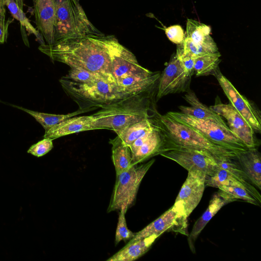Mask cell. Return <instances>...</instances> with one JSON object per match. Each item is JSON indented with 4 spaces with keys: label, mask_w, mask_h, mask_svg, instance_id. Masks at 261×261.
<instances>
[{
    "label": "cell",
    "mask_w": 261,
    "mask_h": 261,
    "mask_svg": "<svg viewBox=\"0 0 261 261\" xmlns=\"http://www.w3.org/2000/svg\"><path fill=\"white\" fill-rule=\"evenodd\" d=\"M158 237L152 235L127 243L123 248L107 259V261H133L144 254Z\"/></svg>",
    "instance_id": "cell-24"
},
{
    "label": "cell",
    "mask_w": 261,
    "mask_h": 261,
    "mask_svg": "<svg viewBox=\"0 0 261 261\" xmlns=\"http://www.w3.org/2000/svg\"><path fill=\"white\" fill-rule=\"evenodd\" d=\"M230 104L251 125L256 133L261 132V118L260 111L244 96L240 94L232 83L221 72L219 68L214 75Z\"/></svg>",
    "instance_id": "cell-10"
},
{
    "label": "cell",
    "mask_w": 261,
    "mask_h": 261,
    "mask_svg": "<svg viewBox=\"0 0 261 261\" xmlns=\"http://www.w3.org/2000/svg\"><path fill=\"white\" fill-rule=\"evenodd\" d=\"M56 3L55 42L70 37L103 34L89 21L79 0H56Z\"/></svg>",
    "instance_id": "cell-5"
},
{
    "label": "cell",
    "mask_w": 261,
    "mask_h": 261,
    "mask_svg": "<svg viewBox=\"0 0 261 261\" xmlns=\"http://www.w3.org/2000/svg\"><path fill=\"white\" fill-rule=\"evenodd\" d=\"M3 0H0V20L5 18L6 10Z\"/></svg>",
    "instance_id": "cell-37"
},
{
    "label": "cell",
    "mask_w": 261,
    "mask_h": 261,
    "mask_svg": "<svg viewBox=\"0 0 261 261\" xmlns=\"http://www.w3.org/2000/svg\"><path fill=\"white\" fill-rule=\"evenodd\" d=\"M159 72H147L127 76L121 80L117 85L121 91L129 96L148 89L158 83Z\"/></svg>",
    "instance_id": "cell-21"
},
{
    "label": "cell",
    "mask_w": 261,
    "mask_h": 261,
    "mask_svg": "<svg viewBox=\"0 0 261 261\" xmlns=\"http://www.w3.org/2000/svg\"><path fill=\"white\" fill-rule=\"evenodd\" d=\"M151 160L140 165L132 166L116 175V181L107 212L123 210L125 213L134 204L144 176L154 162Z\"/></svg>",
    "instance_id": "cell-6"
},
{
    "label": "cell",
    "mask_w": 261,
    "mask_h": 261,
    "mask_svg": "<svg viewBox=\"0 0 261 261\" xmlns=\"http://www.w3.org/2000/svg\"><path fill=\"white\" fill-rule=\"evenodd\" d=\"M98 38L108 53L117 84L127 76L148 71L139 64L135 56L121 44L114 36L102 34Z\"/></svg>",
    "instance_id": "cell-9"
},
{
    "label": "cell",
    "mask_w": 261,
    "mask_h": 261,
    "mask_svg": "<svg viewBox=\"0 0 261 261\" xmlns=\"http://www.w3.org/2000/svg\"><path fill=\"white\" fill-rule=\"evenodd\" d=\"M175 161L188 171L204 173L211 176L217 166V159L202 150L165 143L163 141L159 155Z\"/></svg>",
    "instance_id": "cell-8"
},
{
    "label": "cell",
    "mask_w": 261,
    "mask_h": 261,
    "mask_svg": "<svg viewBox=\"0 0 261 261\" xmlns=\"http://www.w3.org/2000/svg\"><path fill=\"white\" fill-rule=\"evenodd\" d=\"M37 29L47 44L55 42L56 0H33Z\"/></svg>",
    "instance_id": "cell-15"
},
{
    "label": "cell",
    "mask_w": 261,
    "mask_h": 261,
    "mask_svg": "<svg viewBox=\"0 0 261 261\" xmlns=\"http://www.w3.org/2000/svg\"><path fill=\"white\" fill-rule=\"evenodd\" d=\"M191 76L187 74L174 54L160 75L158 84L156 99L167 95L190 90Z\"/></svg>",
    "instance_id": "cell-12"
},
{
    "label": "cell",
    "mask_w": 261,
    "mask_h": 261,
    "mask_svg": "<svg viewBox=\"0 0 261 261\" xmlns=\"http://www.w3.org/2000/svg\"><path fill=\"white\" fill-rule=\"evenodd\" d=\"M220 53L206 54L194 58V71L197 76L214 75L221 62Z\"/></svg>",
    "instance_id": "cell-29"
},
{
    "label": "cell",
    "mask_w": 261,
    "mask_h": 261,
    "mask_svg": "<svg viewBox=\"0 0 261 261\" xmlns=\"http://www.w3.org/2000/svg\"><path fill=\"white\" fill-rule=\"evenodd\" d=\"M152 119L162 132L165 143L204 150L217 159H233L238 154L213 143L198 131L166 114L162 115L156 111Z\"/></svg>",
    "instance_id": "cell-3"
},
{
    "label": "cell",
    "mask_w": 261,
    "mask_h": 261,
    "mask_svg": "<svg viewBox=\"0 0 261 261\" xmlns=\"http://www.w3.org/2000/svg\"><path fill=\"white\" fill-rule=\"evenodd\" d=\"M233 201L225 192L219 189L213 195L207 209L196 221L188 235V242L192 251L194 250V242L207 223L224 205Z\"/></svg>",
    "instance_id": "cell-17"
},
{
    "label": "cell",
    "mask_w": 261,
    "mask_h": 261,
    "mask_svg": "<svg viewBox=\"0 0 261 261\" xmlns=\"http://www.w3.org/2000/svg\"><path fill=\"white\" fill-rule=\"evenodd\" d=\"M92 115L69 118L50 128L45 133L44 138L54 140L69 134L92 130Z\"/></svg>",
    "instance_id": "cell-19"
},
{
    "label": "cell",
    "mask_w": 261,
    "mask_h": 261,
    "mask_svg": "<svg viewBox=\"0 0 261 261\" xmlns=\"http://www.w3.org/2000/svg\"><path fill=\"white\" fill-rule=\"evenodd\" d=\"M188 218L174 205L159 218L149 224L129 240L130 243L137 240L155 235L159 237L166 231H174L189 235L187 231Z\"/></svg>",
    "instance_id": "cell-11"
},
{
    "label": "cell",
    "mask_w": 261,
    "mask_h": 261,
    "mask_svg": "<svg viewBox=\"0 0 261 261\" xmlns=\"http://www.w3.org/2000/svg\"><path fill=\"white\" fill-rule=\"evenodd\" d=\"M184 98L190 105V106L178 107L181 113L197 119L213 122L224 127H228L221 116L210 107L201 102L193 91L190 90L188 91Z\"/></svg>",
    "instance_id": "cell-18"
},
{
    "label": "cell",
    "mask_w": 261,
    "mask_h": 261,
    "mask_svg": "<svg viewBox=\"0 0 261 261\" xmlns=\"http://www.w3.org/2000/svg\"><path fill=\"white\" fill-rule=\"evenodd\" d=\"M152 117L131 125L117 133L122 141L129 146L136 140L154 128Z\"/></svg>",
    "instance_id": "cell-28"
},
{
    "label": "cell",
    "mask_w": 261,
    "mask_h": 261,
    "mask_svg": "<svg viewBox=\"0 0 261 261\" xmlns=\"http://www.w3.org/2000/svg\"><path fill=\"white\" fill-rule=\"evenodd\" d=\"M5 6L9 9L13 17L19 21L21 25V32L22 39L25 45L29 47V43L25 31L28 35L33 34L36 40L40 45L45 44L43 36L40 32L31 23L29 19L22 10L20 9L15 0H3Z\"/></svg>",
    "instance_id": "cell-25"
},
{
    "label": "cell",
    "mask_w": 261,
    "mask_h": 261,
    "mask_svg": "<svg viewBox=\"0 0 261 261\" xmlns=\"http://www.w3.org/2000/svg\"><path fill=\"white\" fill-rule=\"evenodd\" d=\"M236 159L250 182L261 189V158L256 148L239 153Z\"/></svg>",
    "instance_id": "cell-22"
},
{
    "label": "cell",
    "mask_w": 261,
    "mask_h": 261,
    "mask_svg": "<svg viewBox=\"0 0 261 261\" xmlns=\"http://www.w3.org/2000/svg\"><path fill=\"white\" fill-rule=\"evenodd\" d=\"M18 8L22 10L24 0H15Z\"/></svg>",
    "instance_id": "cell-38"
},
{
    "label": "cell",
    "mask_w": 261,
    "mask_h": 261,
    "mask_svg": "<svg viewBox=\"0 0 261 261\" xmlns=\"http://www.w3.org/2000/svg\"><path fill=\"white\" fill-rule=\"evenodd\" d=\"M99 35L90 34L65 38L52 45H40L38 49L53 61L97 73L108 82L117 84L108 53L99 40Z\"/></svg>",
    "instance_id": "cell-1"
},
{
    "label": "cell",
    "mask_w": 261,
    "mask_h": 261,
    "mask_svg": "<svg viewBox=\"0 0 261 261\" xmlns=\"http://www.w3.org/2000/svg\"><path fill=\"white\" fill-rule=\"evenodd\" d=\"M206 175L198 171H188L187 177L175 199L174 205L188 218L203 196Z\"/></svg>",
    "instance_id": "cell-13"
},
{
    "label": "cell",
    "mask_w": 261,
    "mask_h": 261,
    "mask_svg": "<svg viewBox=\"0 0 261 261\" xmlns=\"http://www.w3.org/2000/svg\"><path fill=\"white\" fill-rule=\"evenodd\" d=\"M53 147V139L44 138L37 143L32 145L28 152L34 156H42L51 150Z\"/></svg>",
    "instance_id": "cell-34"
},
{
    "label": "cell",
    "mask_w": 261,
    "mask_h": 261,
    "mask_svg": "<svg viewBox=\"0 0 261 261\" xmlns=\"http://www.w3.org/2000/svg\"><path fill=\"white\" fill-rule=\"evenodd\" d=\"M11 106L21 110L33 116L43 126L45 129V133L54 125L60 123L69 118L90 111L89 110L79 109L75 112L67 114L57 115L34 111L15 105Z\"/></svg>",
    "instance_id": "cell-27"
},
{
    "label": "cell",
    "mask_w": 261,
    "mask_h": 261,
    "mask_svg": "<svg viewBox=\"0 0 261 261\" xmlns=\"http://www.w3.org/2000/svg\"><path fill=\"white\" fill-rule=\"evenodd\" d=\"M65 77L79 83H92L101 79L106 80L103 77L97 73L76 67H71Z\"/></svg>",
    "instance_id": "cell-30"
},
{
    "label": "cell",
    "mask_w": 261,
    "mask_h": 261,
    "mask_svg": "<svg viewBox=\"0 0 261 261\" xmlns=\"http://www.w3.org/2000/svg\"><path fill=\"white\" fill-rule=\"evenodd\" d=\"M175 55L179 61L185 72L192 76L194 73V57L185 52L180 44H177Z\"/></svg>",
    "instance_id": "cell-33"
},
{
    "label": "cell",
    "mask_w": 261,
    "mask_h": 261,
    "mask_svg": "<svg viewBox=\"0 0 261 261\" xmlns=\"http://www.w3.org/2000/svg\"><path fill=\"white\" fill-rule=\"evenodd\" d=\"M153 124L154 127L149 134L145 141L135 151L132 153L133 165H138L152 156L159 155L160 148L163 143L164 136L161 130L156 126L154 122Z\"/></svg>",
    "instance_id": "cell-23"
},
{
    "label": "cell",
    "mask_w": 261,
    "mask_h": 261,
    "mask_svg": "<svg viewBox=\"0 0 261 261\" xmlns=\"http://www.w3.org/2000/svg\"><path fill=\"white\" fill-rule=\"evenodd\" d=\"M211 28L197 21L188 19L186 37L190 38L204 54L219 53L213 39L210 36Z\"/></svg>",
    "instance_id": "cell-20"
},
{
    "label": "cell",
    "mask_w": 261,
    "mask_h": 261,
    "mask_svg": "<svg viewBox=\"0 0 261 261\" xmlns=\"http://www.w3.org/2000/svg\"><path fill=\"white\" fill-rule=\"evenodd\" d=\"M60 82L65 93L77 104L80 110L102 109L127 97L117 84L103 79L79 83L63 76Z\"/></svg>",
    "instance_id": "cell-4"
},
{
    "label": "cell",
    "mask_w": 261,
    "mask_h": 261,
    "mask_svg": "<svg viewBox=\"0 0 261 261\" xmlns=\"http://www.w3.org/2000/svg\"><path fill=\"white\" fill-rule=\"evenodd\" d=\"M210 108L227 121L230 130L240 139L248 148H256L258 141L255 132L251 125L230 104L216 103Z\"/></svg>",
    "instance_id": "cell-14"
},
{
    "label": "cell",
    "mask_w": 261,
    "mask_h": 261,
    "mask_svg": "<svg viewBox=\"0 0 261 261\" xmlns=\"http://www.w3.org/2000/svg\"><path fill=\"white\" fill-rule=\"evenodd\" d=\"M158 84L102 108L92 115L93 129H107L116 134L143 120L153 117Z\"/></svg>",
    "instance_id": "cell-2"
},
{
    "label": "cell",
    "mask_w": 261,
    "mask_h": 261,
    "mask_svg": "<svg viewBox=\"0 0 261 261\" xmlns=\"http://www.w3.org/2000/svg\"><path fill=\"white\" fill-rule=\"evenodd\" d=\"M109 143L112 145V158L116 175H118L133 166L132 152L130 147L118 136L110 139Z\"/></svg>",
    "instance_id": "cell-26"
},
{
    "label": "cell",
    "mask_w": 261,
    "mask_h": 261,
    "mask_svg": "<svg viewBox=\"0 0 261 261\" xmlns=\"http://www.w3.org/2000/svg\"><path fill=\"white\" fill-rule=\"evenodd\" d=\"M125 213L122 210L119 211L115 233V245H117L121 241H126L130 240L134 237L136 233L131 231L127 228L125 217Z\"/></svg>",
    "instance_id": "cell-32"
},
{
    "label": "cell",
    "mask_w": 261,
    "mask_h": 261,
    "mask_svg": "<svg viewBox=\"0 0 261 261\" xmlns=\"http://www.w3.org/2000/svg\"><path fill=\"white\" fill-rule=\"evenodd\" d=\"M218 188L225 192L233 201L240 199L256 205L260 203L248 191L243 188L225 186H220Z\"/></svg>",
    "instance_id": "cell-31"
},
{
    "label": "cell",
    "mask_w": 261,
    "mask_h": 261,
    "mask_svg": "<svg viewBox=\"0 0 261 261\" xmlns=\"http://www.w3.org/2000/svg\"><path fill=\"white\" fill-rule=\"evenodd\" d=\"M205 186L218 188L221 186H234L248 191L259 203L260 195L247 177L234 174L231 171L217 166L214 173L205 178Z\"/></svg>",
    "instance_id": "cell-16"
},
{
    "label": "cell",
    "mask_w": 261,
    "mask_h": 261,
    "mask_svg": "<svg viewBox=\"0 0 261 261\" xmlns=\"http://www.w3.org/2000/svg\"><path fill=\"white\" fill-rule=\"evenodd\" d=\"M168 116L202 135L213 143L237 153L249 148L229 128L213 122L197 119L181 112H169Z\"/></svg>",
    "instance_id": "cell-7"
},
{
    "label": "cell",
    "mask_w": 261,
    "mask_h": 261,
    "mask_svg": "<svg viewBox=\"0 0 261 261\" xmlns=\"http://www.w3.org/2000/svg\"><path fill=\"white\" fill-rule=\"evenodd\" d=\"M14 18H5L0 20V44H4L7 41L8 36V28L9 25L13 22Z\"/></svg>",
    "instance_id": "cell-36"
},
{
    "label": "cell",
    "mask_w": 261,
    "mask_h": 261,
    "mask_svg": "<svg viewBox=\"0 0 261 261\" xmlns=\"http://www.w3.org/2000/svg\"><path fill=\"white\" fill-rule=\"evenodd\" d=\"M165 31L166 36L172 42L179 44L183 42L185 35L181 26L172 25L166 28Z\"/></svg>",
    "instance_id": "cell-35"
}]
</instances>
